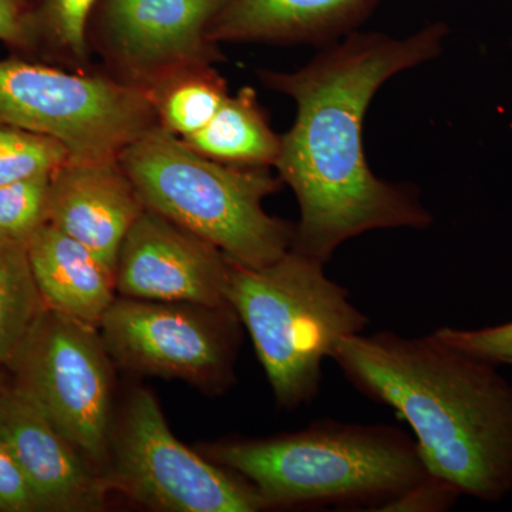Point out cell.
Wrapping results in <instances>:
<instances>
[{"mask_svg": "<svg viewBox=\"0 0 512 512\" xmlns=\"http://www.w3.org/2000/svg\"><path fill=\"white\" fill-rule=\"evenodd\" d=\"M45 309L28 244L0 234V366L12 367Z\"/></svg>", "mask_w": 512, "mask_h": 512, "instance_id": "cell-18", "label": "cell"}, {"mask_svg": "<svg viewBox=\"0 0 512 512\" xmlns=\"http://www.w3.org/2000/svg\"><path fill=\"white\" fill-rule=\"evenodd\" d=\"M382 0H225L208 37L221 43L329 46L356 32Z\"/></svg>", "mask_w": 512, "mask_h": 512, "instance_id": "cell-14", "label": "cell"}, {"mask_svg": "<svg viewBox=\"0 0 512 512\" xmlns=\"http://www.w3.org/2000/svg\"><path fill=\"white\" fill-rule=\"evenodd\" d=\"M0 43L13 55L36 59L29 0H0Z\"/></svg>", "mask_w": 512, "mask_h": 512, "instance_id": "cell-24", "label": "cell"}, {"mask_svg": "<svg viewBox=\"0 0 512 512\" xmlns=\"http://www.w3.org/2000/svg\"><path fill=\"white\" fill-rule=\"evenodd\" d=\"M146 210L116 161H74L50 175L46 222L82 242L116 271L121 245Z\"/></svg>", "mask_w": 512, "mask_h": 512, "instance_id": "cell-13", "label": "cell"}, {"mask_svg": "<svg viewBox=\"0 0 512 512\" xmlns=\"http://www.w3.org/2000/svg\"><path fill=\"white\" fill-rule=\"evenodd\" d=\"M50 175L0 184V234L28 244L37 229L46 224Z\"/></svg>", "mask_w": 512, "mask_h": 512, "instance_id": "cell-21", "label": "cell"}, {"mask_svg": "<svg viewBox=\"0 0 512 512\" xmlns=\"http://www.w3.org/2000/svg\"><path fill=\"white\" fill-rule=\"evenodd\" d=\"M30 266L46 308L99 328L116 301V271L49 222L28 241Z\"/></svg>", "mask_w": 512, "mask_h": 512, "instance_id": "cell-15", "label": "cell"}, {"mask_svg": "<svg viewBox=\"0 0 512 512\" xmlns=\"http://www.w3.org/2000/svg\"><path fill=\"white\" fill-rule=\"evenodd\" d=\"M181 140L211 160L242 167H275L282 146L252 87L229 94L207 126Z\"/></svg>", "mask_w": 512, "mask_h": 512, "instance_id": "cell-16", "label": "cell"}, {"mask_svg": "<svg viewBox=\"0 0 512 512\" xmlns=\"http://www.w3.org/2000/svg\"><path fill=\"white\" fill-rule=\"evenodd\" d=\"M0 384H2V383H0Z\"/></svg>", "mask_w": 512, "mask_h": 512, "instance_id": "cell-26", "label": "cell"}, {"mask_svg": "<svg viewBox=\"0 0 512 512\" xmlns=\"http://www.w3.org/2000/svg\"><path fill=\"white\" fill-rule=\"evenodd\" d=\"M332 357L359 392L410 424L431 476L497 503L512 493V384L431 333L345 336Z\"/></svg>", "mask_w": 512, "mask_h": 512, "instance_id": "cell-2", "label": "cell"}, {"mask_svg": "<svg viewBox=\"0 0 512 512\" xmlns=\"http://www.w3.org/2000/svg\"><path fill=\"white\" fill-rule=\"evenodd\" d=\"M460 493L436 476H427L420 483L406 491L402 497L392 501L383 511L440 512L446 511L454 503Z\"/></svg>", "mask_w": 512, "mask_h": 512, "instance_id": "cell-25", "label": "cell"}, {"mask_svg": "<svg viewBox=\"0 0 512 512\" xmlns=\"http://www.w3.org/2000/svg\"><path fill=\"white\" fill-rule=\"evenodd\" d=\"M433 335L448 346L494 365L512 366V322L483 329L440 328Z\"/></svg>", "mask_w": 512, "mask_h": 512, "instance_id": "cell-22", "label": "cell"}, {"mask_svg": "<svg viewBox=\"0 0 512 512\" xmlns=\"http://www.w3.org/2000/svg\"><path fill=\"white\" fill-rule=\"evenodd\" d=\"M16 384L103 474L113 427V359L99 328L46 308L15 363Z\"/></svg>", "mask_w": 512, "mask_h": 512, "instance_id": "cell-8", "label": "cell"}, {"mask_svg": "<svg viewBox=\"0 0 512 512\" xmlns=\"http://www.w3.org/2000/svg\"><path fill=\"white\" fill-rule=\"evenodd\" d=\"M448 35L439 22L404 39L353 32L293 73L259 70L268 89L292 97L296 119L276 161L301 220L293 251L325 265L349 239L375 229H426L433 217L412 188L386 183L367 164L363 123L387 80L436 59Z\"/></svg>", "mask_w": 512, "mask_h": 512, "instance_id": "cell-1", "label": "cell"}, {"mask_svg": "<svg viewBox=\"0 0 512 512\" xmlns=\"http://www.w3.org/2000/svg\"><path fill=\"white\" fill-rule=\"evenodd\" d=\"M231 266L220 248L146 208L121 245L117 293L144 301L231 308Z\"/></svg>", "mask_w": 512, "mask_h": 512, "instance_id": "cell-11", "label": "cell"}, {"mask_svg": "<svg viewBox=\"0 0 512 512\" xmlns=\"http://www.w3.org/2000/svg\"><path fill=\"white\" fill-rule=\"evenodd\" d=\"M241 325L232 308L117 296L99 330L117 365L218 394L234 383Z\"/></svg>", "mask_w": 512, "mask_h": 512, "instance_id": "cell-9", "label": "cell"}, {"mask_svg": "<svg viewBox=\"0 0 512 512\" xmlns=\"http://www.w3.org/2000/svg\"><path fill=\"white\" fill-rule=\"evenodd\" d=\"M0 124L55 138L74 161L119 160L158 126L143 89L18 55L0 59Z\"/></svg>", "mask_w": 512, "mask_h": 512, "instance_id": "cell-6", "label": "cell"}, {"mask_svg": "<svg viewBox=\"0 0 512 512\" xmlns=\"http://www.w3.org/2000/svg\"><path fill=\"white\" fill-rule=\"evenodd\" d=\"M69 158L67 148L55 138L0 124V184L52 174Z\"/></svg>", "mask_w": 512, "mask_h": 512, "instance_id": "cell-20", "label": "cell"}, {"mask_svg": "<svg viewBox=\"0 0 512 512\" xmlns=\"http://www.w3.org/2000/svg\"><path fill=\"white\" fill-rule=\"evenodd\" d=\"M204 453L247 478L265 508L383 511L429 476L416 440L384 424L318 420L296 433L207 444Z\"/></svg>", "mask_w": 512, "mask_h": 512, "instance_id": "cell-3", "label": "cell"}, {"mask_svg": "<svg viewBox=\"0 0 512 512\" xmlns=\"http://www.w3.org/2000/svg\"><path fill=\"white\" fill-rule=\"evenodd\" d=\"M158 126L187 138L207 126L229 96L227 80L214 64L185 67L146 90Z\"/></svg>", "mask_w": 512, "mask_h": 512, "instance_id": "cell-17", "label": "cell"}, {"mask_svg": "<svg viewBox=\"0 0 512 512\" xmlns=\"http://www.w3.org/2000/svg\"><path fill=\"white\" fill-rule=\"evenodd\" d=\"M148 210L220 248L231 261L262 268L292 247L295 227L264 210L282 181L268 167L211 160L156 126L119 156Z\"/></svg>", "mask_w": 512, "mask_h": 512, "instance_id": "cell-4", "label": "cell"}, {"mask_svg": "<svg viewBox=\"0 0 512 512\" xmlns=\"http://www.w3.org/2000/svg\"><path fill=\"white\" fill-rule=\"evenodd\" d=\"M224 2L100 0L90 19L89 43L111 77L146 92L185 67L224 59L208 37Z\"/></svg>", "mask_w": 512, "mask_h": 512, "instance_id": "cell-10", "label": "cell"}, {"mask_svg": "<svg viewBox=\"0 0 512 512\" xmlns=\"http://www.w3.org/2000/svg\"><path fill=\"white\" fill-rule=\"evenodd\" d=\"M0 437L18 458L42 511L106 507L110 488L103 474L16 383L0 384Z\"/></svg>", "mask_w": 512, "mask_h": 512, "instance_id": "cell-12", "label": "cell"}, {"mask_svg": "<svg viewBox=\"0 0 512 512\" xmlns=\"http://www.w3.org/2000/svg\"><path fill=\"white\" fill-rule=\"evenodd\" d=\"M110 490L167 512L265 510L258 490L241 474L181 443L153 392L138 387L111 427L103 471Z\"/></svg>", "mask_w": 512, "mask_h": 512, "instance_id": "cell-7", "label": "cell"}, {"mask_svg": "<svg viewBox=\"0 0 512 512\" xmlns=\"http://www.w3.org/2000/svg\"><path fill=\"white\" fill-rule=\"evenodd\" d=\"M100 0H29L36 59L89 72V23ZM35 59V60H36Z\"/></svg>", "mask_w": 512, "mask_h": 512, "instance_id": "cell-19", "label": "cell"}, {"mask_svg": "<svg viewBox=\"0 0 512 512\" xmlns=\"http://www.w3.org/2000/svg\"><path fill=\"white\" fill-rule=\"evenodd\" d=\"M323 264L289 249L262 268L232 261L227 298L248 329L278 406L295 410L320 392L322 363L335 343L369 319Z\"/></svg>", "mask_w": 512, "mask_h": 512, "instance_id": "cell-5", "label": "cell"}, {"mask_svg": "<svg viewBox=\"0 0 512 512\" xmlns=\"http://www.w3.org/2000/svg\"><path fill=\"white\" fill-rule=\"evenodd\" d=\"M42 511L18 458L0 437V512Z\"/></svg>", "mask_w": 512, "mask_h": 512, "instance_id": "cell-23", "label": "cell"}]
</instances>
